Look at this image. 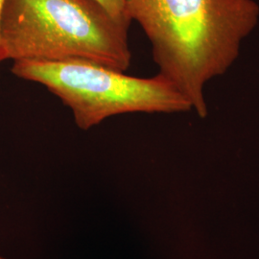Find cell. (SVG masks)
<instances>
[{"instance_id": "obj_5", "label": "cell", "mask_w": 259, "mask_h": 259, "mask_svg": "<svg viewBox=\"0 0 259 259\" xmlns=\"http://www.w3.org/2000/svg\"><path fill=\"white\" fill-rule=\"evenodd\" d=\"M3 3H4V0H0V13H1V9H2ZM4 60H6V58H5L4 50H3L2 42H1V38H0V62H2V61H4Z\"/></svg>"}, {"instance_id": "obj_4", "label": "cell", "mask_w": 259, "mask_h": 259, "mask_svg": "<svg viewBox=\"0 0 259 259\" xmlns=\"http://www.w3.org/2000/svg\"><path fill=\"white\" fill-rule=\"evenodd\" d=\"M108 11V13L121 23L130 26L132 19H130L124 0H95Z\"/></svg>"}, {"instance_id": "obj_1", "label": "cell", "mask_w": 259, "mask_h": 259, "mask_svg": "<svg viewBox=\"0 0 259 259\" xmlns=\"http://www.w3.org/2000/svg\"><path fill=\"white\" fill-rule=\"evenodd\" d=\"M152 45L158 74L175 85L201 118L205 83L227 72L255 28L253 0H124Z\"/></svg>"}, {"instance_id": "obj_3", "label": "cell", "mask_w": 259, "mask_h": 259, "mask_svg": "<svg viewBox=\"0 0 259 259\" xmlns=\"http://www.w3.org/2000/svg\"><path fill=\"white\" fill-rule=\"evenodd\" d=\"M12 72L45 85L89 130L113 115L129 112H185L192 106L159 75L138 78L85 61H15Z\"/></svg>"}, {"instance_id": "obj_2", "label": "cell", "mask_w": 259, "mask_h": 259, "mask_svg": "<svg viewBox=\"0 0 259 259\" xmlns=\"http://www.w3.org/2000/svg\"><path fill=\"white\" fill-rule=\"evenodd\" d=\"M130 26L95 0H4L0 38L14 61H85L125 72Z\"/></svg>"}, {"instance_id": "obj_6", "label": "cell", "mask_w": 259, "mask_h": 259, "mask_svg": "<svg viewBox=\"0 0 259 259\" xmlns=\"http://www.w3.org/2000/svg\"><path fill=\"white\" fill-rule=\"evenodd\" d=\"M0 259H5V258H3V257H1V256H0Z\"/></svg>"}]
</instances>
